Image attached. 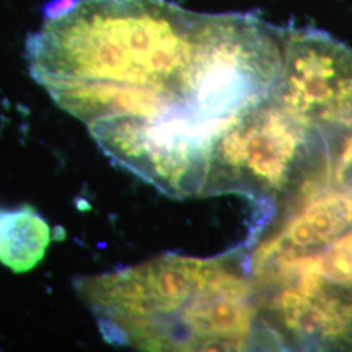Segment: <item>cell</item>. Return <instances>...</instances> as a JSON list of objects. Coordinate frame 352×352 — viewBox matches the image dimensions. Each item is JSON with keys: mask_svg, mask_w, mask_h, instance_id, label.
Returning a JSON list of instances; mask_svg holds the SVG:
<instances>
[{"mask_svg": "<svg viewBox=\"0 0 352 352\" xmlns=\"http://www.w3.org/2000/svg\"><path fill=\"white\" fill-rule=\"evenodd\" d=\"M283 63L270 98L317 131L352 116V49L318 30L280 32Z\"/></svg>", "mask_w": 352, "mask_h": 352, "instance_id": "cell-5", "label": "cell"}, {"mask_svg": "<svg viewBox=\"0 0 352 352\" xmlns=\"http://www.w3.org/2000/svg\"><path fill=\"white\" fill-rule=\"evenodd\" d=\"M321 144V131L295 119L269 97L217 144L204 196L239 193L256 202L257 217L247 239L253 241L300 183Z\"/></svg>", "mask_w": 352, "mask_h": 352, "instance_id": "cell-4", "label": "cell"}, {"mask_svg": "<svg viewBox=\"0 0 352 352\" xmlns=\"http://www.w3.org/2000/svg\"><path fill=\"white\" fill-rule=\"evenodd\" d=\"M247 267L280 350L352 347V226L322 247L247 258Z\"/></svg>", "mask_w": 352, "mask_h": 352, "instance_id": "cell-3", "label": "cell"}, {"mask_svg": "<svg viewBox=\"0 0 352 352\" xmlns=\"http://www.w3.org/2000/svg\"><path fill=\"white\" fill-rule=\"evenodd\" d=\"M32 77L111 160L146 177L209 160L260 101L264 64L247 14L167 0H72L26 41Z\"/></svg>", "mask_w": 352, "mask_h": 352, "instance_id": "cell-1", "label": "cell"}, {"mask_svg": "<svg viewBox=\"0 0 352 352\" xmlns=\"http://www.w3.org/2000/svg\"><path fill=\"white\" fill-rule=\"evenodd\" d=\"M49 222L29 205L0 206V264L16 274L33 270L51 244Z\"/></svg>", "mask_w": 352, "mask_h": 352, "instance_id": "cell-6", "label": "cell"}, {"mask_svg": "<svg viewBox=\"0 0 352 352\" xmlns=\"http://www.w3.org/2000/svg\"><path fill=\"white\" fill-rule=\"evenodd\" d=\"M102 337L145 351L261 347L256 289L241 252L201 260L166 254L122 272L75 279Z\"/></svg>", "mask_w": 352, "mask_h": 352, "instance_id": "cell-2", "label": "cell"}]
</instances>
